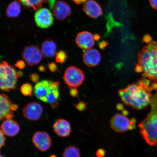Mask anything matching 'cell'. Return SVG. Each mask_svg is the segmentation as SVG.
<instances>
[{"instance_id":"41","label":"cell","mask_w":157,"mask_h":157,"mask_svg":"<svg viewBox=\"0 0 157 157\" xmlns=\"http://www.w3.org/2000/svg\"><path fill=\"white\" fill-rule=\"evenodd\" d=\"M50 157H57V156L56 155H53L50 156Z\"/></svg>"},{"instance_id":"36","label":"cell","mask_w":157,"mask_h":157,"mask_svg":"<svg viewBox=\"0 0 157 157\" xmlns=\"http://www.w3.org/2000/svg\"><path fill=\"white\" fill-rule=\"evenodd\" d=\"M18 108V105L16 104H13L11 105V109L13 111H17Z\"/></svg>"},{"instance_id":"15","label":"cell","mask_w":157,"mask_h":157,"mask_svg":"<svg viewBox=\"0 0 157 157\" xmlns=\"http://www.w3.org/2000/svg\"><path fill=\"white\" fill-rule=\"evenodd\" d=\"M84 13L91 18L96 19L102 14L101 5L94 0H88L84 4L83 8Z\"/></svg>"},{"instance_id":"6","label":"cell","mask_w":157,"mask_h":157,"mask_svg":"<svg viewBox=\"0 0 157 157\" xmlns=\"http://www.w3.org/2000/svg\"><path fill=\"white\" fill-rule=\"evenodd\" d=\"M85 76L83 71L75 66H71L65 71L63 79L65 83L71 87L81 85L84 80Z\"/></svg>"},{"instance_id":"2","label":"cell","mask_w":157,"mask_h":157,"mask_svg":"<svg viewBox=\"0 0 157 157\" xmlns=\"http://www.w3.org/2000/svg\"><path fill=\"white\" fill-rule=\"evenodd\" d=\"M138 63L142 68L144 76L157 83V42L151 41L139 53Z\"/></svg>"},{"instance_id":"14","label":"cell","mask_w":157,"mask_h":157,"mask_svg":"<svg viewBox=\"0 0 157 157\" xmlns=\"http://www.w3.org/2000/svg\"><path fill=\"white\" fill-rule=\"evenodd\" d=\"M53 130L58 136L64 137L69 136L71 127L69 122L65 119H59L53 124Z\"/></svg>"},{"instance_id":"1","label":"cell","mask_w":157,"mask_h":157,"mask_svg":"<svg viewBox=\"0 0 157 157\" xmlns=\"http://www.w3.org/2000/svg\"><path fill=\"white\" fill-rule=\"evenodd\" d=\"M150 82L143 79L134 83L129 84L124 89L119 90L120 97L123 102L133 109H142L148 107L154 91Z\"/></svg>"},{"instance_id":"35","label":"cell","mask_w":157,"mask_h":157,"mask_svg":"<svg viewBox=\"0 0 157 157\" xmlns=\"http://www.w3.org/2000/svg\"><path fill=\"white\" fill-rule=\"evenodd\" d=\"M75 3L78 5L81 4L85 3L88 0H71Z\"/></svg>"},{"instance_id":"33","label":"cell","mask_w":157,"mask_h":157,"mask_svg":"<svg viewBox=\"0 0 157 157\" xmlns=\"http://www.w3.org/2000/svg\"><path fill=\"white\" fill-rule=\"evenodd\" d=\"M149 1L152 8L157 10V0H149Z\"/></svg>"},{"instance_id":"24","label":"cell","mask_w":157,"mask_h":157,"mask_svg":"<svg viewBox=\"0 0 157 157\" xmlns=\"http://www.w3.org/2000/svg\"><path fill=\"white\" fill-rule=\"evenodd\" d=\"M21 92L25 97H32L33 95L32 86L29 83L23 84L21 88Z\"/></svg>"},{"instance_id":"17","label":"cell","mask_w":157,"mask_h":157,"mask_svg":"<svg viewBox=\"0 0 157 157\" xmlns=\"http://www.w3.org/2000/svg\"><path fill=\"white\" fill-rule=\"evenodd\" d=\"M1 131L6 136L13 137L18 134L20 131V127L17 121L12 119H7L2 124Z\"/></svg>"},{"instance_id":"5","label":"cell","mask_w":157,"mask_h":157,"mask_svg":"<svg viewBox=\"0 0 157 157\" xmlns=\"http://www.w3.org/2000/svg\"><path fill=\"white\" fill-rule=\"evenodd\" d=\"M136 122L134 118L130 120L124 115L117 114L112 118L111 127L116 132H122L135 128Z\"/></svg>"},{"instance_id":"21","label":"cell","mask_w":157,"mask_h":157,"mask_svg":"<svg viewBox=\"0 0 157 157\" xmlns=\"http://www.w3.org/2000/svg\"><path fill=\"white\" fill-rule=\"evenodd\" d=\"M21 4L14 1L10 4L6 10L7 16L10 18H15L19 16L21 12Z\"/></svg>"},{"instance_id":"26","label":"cell","mask_w":157,"mask_h":157,"mask_svg":"<svg viewBox=\"0 0 157 157\" xmlns=\"http://www.w3.org/2000/svg\"><path fill=\"white\" fill-rule=\"evenodd\" d=\"M39 76L36 73H34L31 74L29 76V78L31 81L34 83H38L39 80Z\"/></svg>"},{"instance_id":"32","label":"cell","mask_w":157,"mask_h":157,"mask_svg":"<svg viewBox=\"0 0 157 157\" xmlns=\"http://www.w3.org/2000/svg\"><path fill=\"white\" fill-rule=\"evenodd\" d=\"M143 42L149 43L151 42L152 38L150 35H145L143 38Z\"/></svg>"},{"instance_id":"11","label":"cell","mask_w":157,"mask_h":157,"mask_svg":"<svg viewBox=\"0 0 157 157\" xmlns=\"http://www.w3.org/2000/svg\"><path fill=\"white\" fill-rule=\"evenodd\" d=\"M53 14L56 19L64 20L71 14V9L70 6L63 1L56 2L53 7Z\"/></svg>"},{"instance_id":"38","label":"cell","mask_w":157,"mask_h":157,"mask_svg":"<svg viewBox=\"0 0 157 157\" xmlns=\"http://www.w3.org/2000/svg\"><path fill=\"white\" fill-rule=\"evenodd\" d=\"M107 43L105 42V41H103V42L100 43L99 46L101 48H103V47L105 48V47L107 46Z\"/></svg>"},{"instance_id":"30","label":"cell","mask_w":157,"mask_h":157,"mask_svg":"<svg viewBox=\"0 0 157 157\" xmlns=\"http://www.w3.org/2000/svg\"><path fill=\"white\" fill-rule=\"evenodd\" d=\"M78 93V90L75 87L71 88L70 90V95L72 97H76Z\"/></svg>"},{"instance_id":"13","label":"cell","mask_w":157,"mask_h":157,"mask_svg":"<svg viewBox=\"0 0 157 157\" xmlns=\"http://www.w3.org/2000/svg\"><path fill=\"white\" fill-rule=\"evenodd\" d=\"M60 82L50 81V87L47 95V103H50L53 109H56L59 105V87Z\"/></svg>"},{"instance_id":"10","label":"cell","mask_w":157,"mask_h":157,"mask_svg":"<svg viewBox=\"0 0 157 157\" xmlns=\"http://www.w3.org/2000/svg\"><path fill=\"white\" fill-rule=\"evenodd\" d=\"M43 109L42 106L38 103L31 102L27 104L23 110L24 117L29 121L39 120L42 115Z\"/></svg>"},{"instance_id":"39","label":"cell","mask_w":157,"mask_h":157,"mask_svg":"<svg viewBox=\"0 0 157 157\" xmlns=\"http://www.w3.org/2000/svg\"><path fill=\"white\" fill-rule=\"evenodd\" d=\"M94 40L96 41L99 40L101 37H100V35L98 34H95L94 35Z\"/></svg>"},{"instance_id":"23","label":"cell","mask_w":157,"mask_h":157,"mask_svg":"<svg viewBox=\"0 0 157 157\" xmlns=\"http://www.w3.org/2000/svg\"><path fill=\"white\" fill-rule=\"evenodd\" d=\"M62 156L63 157H80V150L75 146H69L64 149Z\"/></svg>"},{"instance_id":"29","label":"cell","mask_w":157,"mask_h":157,"mask_svg":"<svg viewBox=\"0 0 157 157\" xmlns=\"http://www.w3.org/2000/svg\"><path fill=\"white\" fill-rule=\"evenodd\" d=\"M48 66L49 69L52 72H56L58 69L57 66L54 62L48 63Z\"/></svg>"},{"instance_id":"12","label":"cell","mask_w":157,"mask_h":157,"mask_svg":"<svg viewBox=\"0 0 157 157\" xmlns=\"http://www.w3.org/2000/svg\"><path fill=\"white\" fill-rule=\"evenodd\" d=\"M76 42L80 48L83 50H88L94 46L95 40L93 35L91 33L83 31L77 34Z\"/></svg>"},{"instance_id":"20","label":"cell","mask_w":157,"mask_h":157,"mask_svg":"<svg viewBox=\"0 0 157 157\" xmlns=\"http://www.w3.org/2000/svg\"><path fill=\"white\" fill-rule=\"evenodd\" d=\"M57 48L56 44L54 41L51 39H47L41 45V52L43 56L45 57L52 58L56 54Z\"/></svg>"},{"instance_id":"40","label":"cell","mask_w":157,"mask_h":157,"mask_svg":"<svg viewBox=\"0 0 157 157\" xmlns=\"http://www.w3.org/2000/svg\"><path fill=\"white\" fill-rule=\"evenodd\" d=\"M17 77L20 78V77H21V76H23V72H21V71H17Z\"/></svg>"},{"instance_id":"18","label":"cell","mask_w":157,"mask_h":157,"mask_svg":"<svg viewBox=\"0 0 157 157\" xmlns=\"http://www.w3.org/2000/svg\"><path fill=\"white\" fill-rule=\"evenodd\" d=\"M51 80H42L38 82L35 86L34 93L38 99L47 103V95L50 87Z\"/></svg>"},{"instance_id":"19","label":"cell","mask_w":157,"mask_h":157,"mask_svg":"<svg viewBox=\"0 0 157 157\" xmlns=\"http://www.w3.org/2000/svg\"><path fill=\"white\" fill-rule=\"evenodd\" d=\"M0 119L2 121L5 120V117L7 115L13 113L11 109V105L13 103L11 100L5 94H1L0 96Z\"/></svg>"},{"instance_id":"27","label":"cell","mask_w":157,"mask_h":157,"mask_svg":"<svg viewBox=\"0 0 157 157\" xmlns=\"http://www.w3.org/2000/svg\"><path fill=\"white\" fill-rule=\"evenodd\" d=\"M86 105L85 103L83 102L80 101L77 104L75 105V107L76 109L78 110L82 111L85 109L86 108Z\"/></svg>"},{"instance_id":"34","label":"cell","mask_w":157,"mask_h":157,"mask_svg":"<svg viewBox=\"0 0 157 157\" xmlns=\"http://www.w3.org/2000/svg\"><path fill=\"white\" fill-rule=\"evenodd\" d=\"M105 151L103 149H100L97 151V156L98 157H102L105 155Z\"/></svg>"},{"instance_id":"42","label":"cell","mask_w":157,"mask_h":157,"mask_svg":"<svg viewBox=\"0 0 157 157\" xmlns=\"http://www.w3.org/2000/svg\"><path fill=\"white\" fill-rule=\"evenodd\" d=\"M1 157H3V156L2 155H1Z\"/></svg>"},{"instance_id":"4","label":"cell","mask_w":157,"mask_h":157,"mask_svg":"<svg viewBox=\"0 0 157 157\" xmlns=\"http://www.w3.org/2000/svg\"><path fill=\"white\" fill-rule=\"evenodd\" d=\"M16 70L3 61L0 66V88L2 91L9 92L17 88V77Z\"/></svg>"},{"instance_id":"7","label":"cell","mask_w":157,"mask_h":157,"mask_svg":"<svg viewBox=\"0 0 157 157\" xmlns=\"http://www.w3.org/2000/svg\"><path fill=\"white\" fill-rule=\"evenodd\" d=\"M35 23L37 26L42 29L49 28L54 23V15L46 8H42L36 11L34 16Z\"/></svg>"},{"instance_id":"3","label":"cell","mask_w":157,"mask_h":157,"mask_svg":"<svg viewBox=\"0 0 157 157\" xmlns=\"http://www.w3.org/2000/svg\"><path fill=\"white\" fill-rule=\"evenodd\" d=\"M157 94L151 99V110L138 127L143 139L150 146L157 147Z\"/></svg>"},{"instance_id":"9","label":"cell","mask_w":157,"mask_h":157,"mask_svg":"<svg viewBox=\"0 0 157 157\" xmlns=\"http://www.w3.org/2000/svg\"><path fill=\"white\" fill-rule=\"evenodd\" d=\"M32 142L35 146L41 151L48 150L52 146V140L48 133L38 131L33 135Z\"/></svg>"},{"instance_id":"25","label":"cell","mask_w":157,"mask_h":157,"mask_svg":"<svg viewBox=\"0 0 157 157\" xmlns=\"http://www.w3.org/2000/svg\"><path fill=\"white\" fill-rule=\"evenodd\" d=\"M67 57L66 53L63 51H60L56 53V61L59 63H63Z\"/></svg>"},{"instance_id":"37","label":"cell","mask_w":157,"mask_h":157,"mask_svg":"<svg viewBox=\"0 0 157 157\" xmlns=\"http://www.w3.org/2000/svg\"><path fill=\"white\" fill-rule=\"evenodd\" d=\"M39 70V71L41 72H44L46 70V68L44 65H41L38 68Z\"/></svg>"},{"instance_id":"8","label":"cell","mask_w":157,"mask_h":157,"mask_svg":"<svg viewBox=\"0 0 157 157\" xmlns=\"http://www.w3.org/2000/svg\"><path fill=\"white\" fill-rule=\"evenodd\" d=\"M43 55L40 49L34 45L25 47L22 53V57L29 66L38 64L42 60Z\"/></svg>"},{"instance_id":"31","label":"cell","mask_w":157,"mask_h":157,"mask_svg":"<svg viewBox=\"0 0 157 157\" xmlns=\"http://www.w3.org/2000/svg\"><path fill=\"white\" fill-rule=\"evenodd\" d=\"M5 135L4 134L3 132L1 130V144H0L1 148L5 146L6 137Z\"/></svg>"},{"instance_id":"16","label":"cell","mask_w":157,"mask_h":157,"mask_svg":"<svg viewBox=\"0 0 157 157\" xmlns=\"http://www.w3.org/2000/svg\"><path fill=\"white\" fill-rule=\"evenodd\" d=\"M83 59L84 64L88 67L97 66L101 60L100 52L95 49H89L84 53Z\"/></svg>"},{"instance_id":"28","label":"cell","mask_w":157,"mask_h":157,"mask_svg":"<svg viewBox=\"0 0 157 157\" xmlns=\"http://www.w3.org/2000/svg\"><path fill=\"white\" fill-rule=\"evenodd\" d=\"M15 66L19 69L22 70L25 67V64L24 61L20 60L17 61L16 63L15 64Z\"/></svg>"},{"instance_id":"22","label":"cell","mask_w":157,"mask_h":157,"mask_svg":"<svg viewBox=\"0 0 157 157\" xmlns=\"http://www.w3.org/2000/svg\"><path fill=\"white\" fill-rule=\"evenodd\" d=\"M20 3L26 8L37 11L42 7L44 3H47L48 0H14Z\"/></svg>"}]
</instances>
